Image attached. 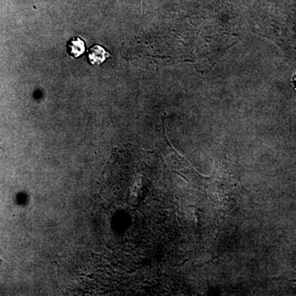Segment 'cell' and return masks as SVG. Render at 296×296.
Returning <instances> with one entry per match:
<instances>
[{"mask_svg": "<svg viewBox=\"0 0 296 296\" xmlns=\"http://www.w3.org/2000/svg\"><path fill=\"white\" fill-rule=\"evenodd\" d=\"M111 54L108 53L102 46L95 45L89 51V59L91 64L93 65H100L105 62L108 57H110Z\"/></svg>", "mask_w": 296, "mask_h": 296, "instance_id": "cell-1", "label": "cell"}, {"mask_svg": "<svg viewBox=\"0 0 296 296\" xmlns=\"http://www.w3.org/2000/svg\"><path fill=\"white\" fill-rule=\"evenodd\" d=\"M292 85H293V86H294L295 90L296 91V75L293 77V79H292Z\"/></svg>", "mask_w": 296, "mask_h": 296, "instance_id": "cell-3", "label": "cell"}, {"mask_svg": "<svg viewBox=\"0 0 296 296\" xmlns=\"http://www.w3.org/2000/svg\"><path fill=\"white\" fill-rule=\"evenodd\" d=\"M85 47H86V44L80 37H74L69 42V51L71 55L75 58H78L84 54L85 51Z\"/></svg>", "mask_w": 296, "mask_h": 296, "instance_id": "cell-2", "label": "cell"}]
</instances>
